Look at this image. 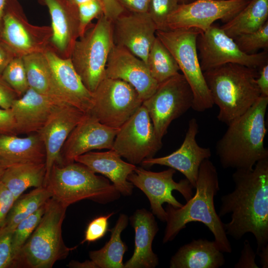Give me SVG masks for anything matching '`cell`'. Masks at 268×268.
Returning <instances> with one entry per match:
<instances>
[{"label":"cell","mask_w":268,"mask_h":268,"mask_svg":"<svg viewBox=\"0 0 268 268\" xmlns=\"http://www.w3.org/2000/svg\"><path fill=\"white\" fill-rule=\"evenodd\" d=\"M232 179L234 190L222 196L218 215L231 213V220L224 223L226 234L239 240L252 233L257 253L268 242V158L252 169H236Z\"/></svg>","instance_id":"cell-1"},{"label":"cell","mask_w":268,"mask_h":268,"mask_svg":"<svg viewBox=\"0 0 268 268\" xmlns=\"http://www.w3.org/2000/svg\"><path fill=\"white\" fill-rule=\"evenodd\" d=\"M195 189V195L181 207L175 208L168 204L165 209L166 226L163 243L173 240L188 223L200 222L212 233L221 252L231 253L224 223L215 209L214 197L220 190L219 180L216 168L209 159L204 160L200 165Z\"/></svg>","instance_id":"cell-2"},{"label":"cell","mask_w":268,"mask_h":268,"mask_svg":"<svg viewBox=\"0 0 268 268\" xmlns=\"http://www.w3.org/2000/svg\"><path fill=\"white\" fill-rule=\"evenodd\" d=\"M268 105V97L261 96L246 112L228 125L216 145L223 168L252 169L258 161L268 158L264 145Z\"/></svg>","instance_id":"cell-3"},{"label":"cell","mask_w":268,"mask_h":268,"mask_svg":"<svg viewBox=\"0 0 268 268\" xmlns=\"http://www.w3.org/2000/svg\"><path fill=\"white\" fill-rule=\"evenodd\" d=\"M258 75L256 68L232 63L203 71L219 121L228 125L255 103L261 96Z\"/></svg>","instance_id":"cell-4"},{"label":"cell","mask_w":268,"mask_h":268,"mask_svg":"<svg viewBox=\"0 0 268 268\" xmlns=\"http://www.w3.org/2000/svg\"><path fill=\"white\" fill-rule=\"evenodd\" d=\"M67 206L51 198L38 225L14 260L13 268H51L77 246L67 247L62 237Z\"/></svg>","instance_id":"cell-5"},{"label":"cell","mask_w":268,"mask_h":268,"mask_svg":"<svg viewBox=\"0 0 268 268\" xmlns=\"http://www.w3.org/2000/svg\"><path fill=\"white\" fill-rule=\"evenodd\" d=\"M44 186L51 193V198L67 207L86 199L107 203L118 199L121 195L107 178L97 175L76 161L54 165Z\"/></svg>","instance_id":"cell-6"},{"label":"cell","mask_w":268,"mask_h":268,"mask_svg":"<svg viewBox=\"0 0 268 268\" xmlns=\"http://www.w3.org/2000/svg\"><path fill=\"white\" fill-rule=\"evenodd\" d=\"M114 44L112 21L103 14L88 26L74 45L71 62L91 93L105 77L108 58Z\"/></svg>","instance_id":"cell-7"},{"label":"cell","mask_w":268,"mask_h":268,"mask_svg":"<svg viewBox=\"0 0 268 268\" xmlns=\"http://www.w3.org/2000/svg\"><path fill=\"white\" fill-rule=\"evenodd\" d=\"M202 32L196 28L157 30L156 37L176 61L193 94L192 108L203 112L214 105L200 64L197 39Z\"/></svg>","instance_id":"cell-8"},{"label":"cell","mask_w":268,"mask_h":268,"mask_svg":"<svg viewBox=\"0 0 268 268\" xmlns=\"http://www.w3.org/2000/svg\"><path fill=\"white\" fill-rule=\"evenodd\" d=\"M52 37L51 26L31 24L17 0H5L0 39L16 57L50 50Z\"/></svg>","instance_id":"cell-9"},{"label":"cell","mask_w":268,"mask_h":268,"mask_svg":"<svg viewBox=\"0 0 268 268\" xmlns=\"http://www.w3.org/2000/svg\"><path fill=\"white\" fill-rule=\"evenodd\" d=\"M92 93L87 114L112 128H119L143 102L134 87L119 79L105 77Z\"/></svg>","instance_id":"cell-10"},{"label":"cell","mask_w":268,"mask_h":268,"mask_svg":"<svg viewBox=\"0 0 268 268\" xmlns=\"http://www.w3.org/2000/svg\"><path fill=\"white\" fill-rule=\"evenodd\" d=\"M193 98L189 84L178 73L159 83L155 92L143 101L160 139L166 134L173 120L192 108Z\"/></svg>","instance_id":"cell-11"},{"label":"cell","mask_w":268,"mask_h":268,"mask_svg":"<svg viewBox=\"0 0 268 268\" xmlns=\"http://www.w3.org/2000/svg\"><path fill=\"white\" fill-rule=\"evenodd\" d=\"M197 45L203 72L229 63L259 70L268 63L266 51L253 54L244 53L234 39L229 37L220 27L213 24L206 31L201 32Z\"/></svg>","instance_id":"cell-12"},{"label":"cell","mask_w":268,"mask_h":268,"mask_svg":"<svg viewBox=\"0 0 268 268\" xmlns=\"http://www.w3.org/2000/svg\"><path fill=\"white\" fill-rule=\"evenodd\" d=\"M162 146L145 107L142 105L119 129L112 149L133 164L153 157Z\"/></svg>","instance_id":"cell-13"},{"label":"cell","mask_w":268,"mask_h":268,"mask_svg":"<svg viewBox=\"0 0 268 268\" xmlns=\"http://www.w3.org/2000/svg\"><path fill=\"white\" fill-rule=\"evenodd\" d=\"M175 173L176 170L171 168L155 172L136 167L128 177V180L147 197L152 213L163 222L166 219V212L162 206L164 203L175 208L183 205L173 196L172 191L180 192L186 201L193 196L194 188L189 180L186 178L175 182L173 178Z\"/></svg>","instance_id":"cell-14"},{"label":"cell","mask_w":268,"mask_h":268,"mask_svg":"<svg viewBox=\"0 0 268 268\" xmlns=\"http://www.w3.org/2000/svg\"><path fill=\"white\" fill-rule=\"evenodd\" d=\"M250 0H196L179 4L167 19V30L196 28L204 32L217 20L228 21Z\"/></svg>","instance_id":"cell-15"},{"label":"cell","mask_w":268,"mask_h":268,"mask_svg":"<svg viewBox=\"0 0 268 268\" xmlns=\"http://www.w3.org/2000/svg\"><path fill=\"white\" fill-rule=\"evenodd\" d=\"M85 114L69 104H60L56 107L38 133L44 144L46 154L45 182L54 165H63L61 158L63 146Z\"/></svg>","instance_id":"cell-16"},{"label":"cell","mask_w":268,"mask_h":268,"mask_svg":"<svg viewBox=\"0 0 268 268\" xmlns=\"http://www.w3.org/2000/svg\"><path fill=\"white\" fill-rule=\"evenodd\" d=\"M112 22L114 44L126 49L146 63L157 31L147 12H124Z\"/></svg>","instance_id":"cell-17"},{"label":"cell","mask_w":268,"mask_h":268,"mask_svg":"<svg viewBox=\"0 0 268 268\" xmlns=\"http://www.w3.org/2000/svg\"><path fill=\"white\" fill-rule=\"evenodd\" d=\"M119 128L108 127L86 113L70 134L61 150L63 165L95 149H111Z\"/></svg>","instance_id":"cell-18"},{"label":"cell","mask_w":268,"mask_h":268,"mask_svg":"<svg viewBox=\"0 0 268 268\" xmlns=\"http://www.w3.org/2000/svg\"><path fill=\"white\" fill-rule=\"evenodd\" d=\"M105 77L119 79L129 83L142 101L155 92L159 84L151 75L144 62L115 44L108 58Z\"/></svg>","instance_id":"cell-19"},{"label":"cell","mask_w":268,"mask_h":268,"mask_svg":"<svg viewBox=\"0 0 268 268\" xmlns=\"http://www.w3.org/2000/svg\"><path fill=\"white\" fill-rule=\"evenodd\" d=\"M198 132L197 121L192 118L189 122L184 141L178 149L163 157L144 159L141 165L147 167L156 164L164 165L179 171L195 188L201 163L211 156L209 148L201 147L198 144L196 136Z\"/></svg>","instance_id":"cell-20"},{"label":"cell","mask_w":268,"mask_h":268,"mask_svg":"<svg viewBox=\"0 0 268 268\" xmlns=\"http://www.w3.org/2000/svg\"><path fill=\"white\" fill-rule=\"evenodd\" d=\"M46 6L51 18L52 37L50 50L62 58H70L74 45L79 37L77 7L70 0H37Z\"/></svg>","instance_id":"cell-21"},{"label":"cell","mask_w":268,"mask_h":268,"mask_svg":"<svg viewBox=\"0 0 268 268\" xmlns=\"http://www.w3.org/2000/svg\"><path fill=\"white\" fill-rule=\"evenodd\" d=\"M62 103L29 88L14 101L10 108L16 134L38 133L56 107Z\"/></svg>","instance_id":"cell-22"},{"label":"cell","mask_w":268,"mask_h":268,"mask_svg":"<svg viewBox=\"0 0 268 268\" xmlns=\"http://www.w3.org/2000/svg\"><path fill=\"white\" fill-rule=\"evenodd\" d=\"M45 55L66 102L87 113L92 105V93L84 85L70 58H62L50 50Z\"/></svg>","instance_id":"cell-23"},{"label":"cell","mask_w":268,"mask_h":268,"mask_svg":"<svg viewBox=\"0 0 268 268\" xmlns=\"http://www.w3.org/2000/svg\"><path fill=\"white\" fill-rule=\"evenodd\" d=\"M74 161L104 176L121 195L129 196L132 194L134 186L127 179L136 166L124 161L113 149L104 152L91 151L78 156Z\"/></svg>","instance_id":"cell-24"},{"label":"cell","mask_w":268,"mask_h":268,"mask_svg":"<svg viewBox=\"0 0 268 268\" xmlns=\"http://www.w3.org/2000/svg\"><path fill=\"white\" fill-rule=\"evenodd\" d=\"M134 230V247L132 257L124 264V268H154L159 264L152 244L159 230L152 212L145 208L136 209L129 218Z\"/></svg>","instance_id":"cell-25"},{"label":"cell","mask_w":268,"mask_h":268,"mask_svg":"<svg viewBox=\"0 0 268 268\" xmlns=\"http://www.w3.org/2000/svg\"><path fill=\"white\" fill-rule=\"evenodd\" d=\"M225 259L216 243L206 239L193 240L181 247L171 257L170 268H218Z\"/></svg>","instance_id":"cell-26"},{"label":"cell","mask_w":268,"mask_h":268,"mask_svg":"<svg viewBox=\"0 0 268 268\" xmlns=\"http://www.w3.org/2000/svg\"><path fill=\"white\" fill-rule=\"evenodd\" d=\"M45 150L38 133L19 137L16 134L0 135V158L8 166L25 163L45 162Z\"/></svg>","instance_id":"cell-27"},{"label":"cell","mask_w":268,"mask_h":268,"mask_svg":"<svg viewBox=\"0 0 268 268\" xmlns=\"http://www.w3.org/2000/svg\"><path fill=\"white\" fill-rule=\"evenodd\" d=\"M22 58L30 88L59 102L66 103L52 74L45 52L30 54Z\"/></svg>","instance_id":"cell-28"},{"label":"cell","mask_w":268,"mask_h":268,"mask_svg":"<svg viewBox=\"0 0 268 268\" xmlns=\"http://www.w3.org/2000/svg\"><path fill=\"white\" fill-rule=\"evenodd\" d=\"M45 177V162L25 163L8 166L0 180L16 201L28 189L44 186Z\"/></svg>","instance_id":"cell-29"},{"label":"cell","mask_w":268,"mask_h":268,"mask_svg":"<svg viewBox=\"0 0 268 268\" xmlns=\"http://www.w3.org/2000/svg\"><path fill=\"white\" fill-rule=\"evenodd\" d=\"M128 216L121 214L111 232L109 240L99 250L90 251L89 256L97 268H124L123 257L128 250L121 233L128 224Z\"/></svg>","instance_id":"cell-30"},{"label":"cell","mask_w":268,"mask_h":268,"mask_svg":"<svg viewBox=\"0 0 268 268\" xmlns=\"http://www.w3.org/2000/svg\"><path fill=\"white\" fill-rule=\"evenodd\" d=\"M268 18V0H250L235 16L220 28L230 38L254 32L261 28Z\"/></svg>","instance_id":"cell-31"},{"label":"cell","mask_w":268,"mask_h":268,"mask_svg":"<svg viewBox=\"0 0 268 268\" xmlns=\"http://www.w3.org/2000/svg\"><path fill=\"white\" fill-rule=\"evenodd\" d=\"M51 197V193L44 186L20 196L14 202L3 226L13 231L19 223L36 212Z\"/></svg>","instance_id":"cell-32"},{"label":"cell","mask_w":268,"mask_h":268,"mask_svg":"<svg viewBox=\"0 0 268 268\" xmlns=\"http://www.w3.org/2000/svg\"><path fill=\"white\" fill-rule=\"evenodd\" d=\"M146 64L151 75L158 83L179 73L176 61L157 37L149 52Z\"/></svg>","instance_id":"cell-33"},{"label":"cell","mask_w":268,"mask_h":268,"mask_svg":"<svg viewBox=\"0 0 268 268\" xmlns=\"http://www.w3.org/2000/svg\"><path fill=\"white\" fill-rule=\"evenodd\" d=\"M45 209V203L36 212L22 220L13 230L11 239L13 264L21 248L38 225Z\"/></svg>","instance_id":"cell-34"},{"label":"cell","mask_w":268,"mask_h":268,"mask_svg":"<svg viewBox=\"0 0 268 268\" xmlns=\"http://www.w3.org/2000/svg\"><path fill=\"white\" fill-rule=\"evenodd\" d=\"M1 75L18 97L22 96L30 88L22 57H15Z\"/></svg>","instance_id":"cell-35"},{"label":"cell","mask_w":268,"mask_h":268,"mask_svg":"<svg viewBox=\"0 0 268 268\" xmlns=\"http://www.w3.org/2000/svg\"><path fill=\"white\" fill-rule=\"evenodd\" d=\"M234 40L244 53L253 54L261 49L268 47V21L261 28L250 33L240 35Z\"/></svg>","instance_id":"cell-36"},{"label":"cell","mask_w":268,"mask_h":268,"mask_svg":"<svg viewBox=\"0 0 268 268\" xmlns=\"http://www.w3.org/2000/svg\"><path fill=\"white\" fill-rule=\"evenodd\" d=\"M178 5L177 0H149L147 12L155 24L157 30H167V19Z\"/></svg>","instance_id":"cell-37"},{"label":"cell","mask_w":268,"mask_h":268,"mask_svg":"<svg viewBox=\"0 0 268 268\" xmlns=\"http://www.w3.org/2000/svg\"><path fill=\"white\" fill-rule=\"evenodd\" d=\"M115 213L111 212L101 215L91 220L86 229L84 239L81 242H93L103 238L108 230L109 219Z\"/></svg>","instance_id":"cell-38"},{"label":"cell","mask_w":268,"mask_h":268,"mask_svg":"<svg viewBox=\"0 0 268 268\" xmlns=\"http://www.w3.org/2000/svg\"><path fill=\"white\" fill-rule=\"evenodd\" d=\"M12 233L13 231L3 226L0 228V268H13Z\"/></svg>","instance_id":"cell-39"},{"label":"cell","mask_w":268,"mask_h":268,"mask_svg":"<svg viewBox=\"0 0 268 268\" xmlns=\"http://www.w3.org/2000/svg\"><path fill=\"white\" fill-rule=\"evenodd\" d=\"M15 201L12 193L0 180V228L4 225L6 217Z\"/></svg>","instance_id":"cell-40"},{"label":"cell","mask_w":268,"mask_h":268,"mask_svg":"<svg viewBox=\"0 0 268 268\" xmlns=\"http://www.w3.org/2000/svg\"><path fill=\"white\" fill-rule=\"evenodd\" d=\"M16 134L15 119L10 109L0 108V135Z\"/></svg>","instance_id":"cell-41"},{"label":"cell","mask_w":268,"mask_h":268,"mask_svg":"<svg viewBox=\"0 0 268 268\" xmlns=\"http://www.w3.org/2000/svg\"><path fill=\"white\" fill-rule=\"evenodd\" d=\"M256 254L253 250L249 242L246 240L241 251V257L234 267L236 268H258L255 262Z\"/></svg>","instance_id":"cell-42"},{"label":"cell","mask_w":268,"mask_h":268,"mask_svg":"<svg viewBox=\"0 0 268 268\" xmlns=\"http://www.w3.org/2000/svg\"><path fill=\"white\" fill-rule=\"evenodd\" d=\"M18 98L16 92L0 75V108L10 109L14 101Z\"/></svg>","instance_id":"cell-43"},{"label":"cell","mask_w":268,"mask_h":268,"mask_svg":"<svg viewBox=\"0 0 268 268\" xmlns=\"http://www.w3.org/2000/svg\"><path fill=\"white\" fill-rule=\"evenodd\" d=\"M99 0L103 9V14L112 21L125 11L117 0Z\"/></svg>","instance_id":"cell-44"},{"label":"cell","mask_w":268,"mask_h":268,"mask_svg":"<svg viewBox=\"0 0 268 268\" xmlns=\"http://www.w3.org/2000/svg\"><path fill=\"white\" fill-rule=\"evenodd\" d=\"M124 9L131 12H147L150 0H117Z\"/></svg>","instance_id":"cell-45"},{"label":"cell","mask_w":268,"mask_h":268,"mask_svg":"<svg viewBox=\"0 0 268 268\" xmlns=\"http://www.w3.org/2000/svg\"><path fill=\"white\" fill-rule=\"evenodd\" d=\"M258 76L256 82L261 94V96L268 97V63L259 70Z\"/></svg>","instance_id":"cell-46"},{"label":"cell","mask_w":268,"mask_h":268,"mask_svg":"<svg viewBox=\"0 0 268 268\" xmlns=\"http://www.w3.org/2000/svg\"><path fill=\"white\" fill-rule=\"evenodd\" d=\"M15 57L14 53L0 39V75Z\"/></svg>","instance_id":"cell-47"},{"label":"cell","mask_w":268,"mask_h":268,"mask_svg":"<svg viewBox=\"0 0 268 268\" xmlns=\"http://www.w3.org/2000/svg\"><path fill=\"white\" fill-rule=\"evenodd\" d=\"M67 266L73 268H97L95 264L91 260L83 262L72 261L68 263Z\"/></svg>","instance_id":"cell-48"},{"label":"cell","mask_w":268,"mask_h":268,"mask_svg":"<svg viewBox=\"0 0 268 268\" xmlns=\"http://www.w3.org/2000/svg\"><path fill=\"white\" fill-rule=\"evenodd\" d=\"M260 257V264L262 268H268V245L262 248L257 253Z\"/></svg>","instance_id":"cell-49"},{"label":"cell","mask_w":268,"mask_h":268,"mask_svg":"<svg viewBox=\"0 0 268 268\" xmlns=\"http://www.w3.org/2000/svg\"><path fill=\"white\" fill-rule=\"evenodd\" d=\"M95 0H70V1L77 7L86 4Z\"/></svg>","instance_id":"cell-50"},{"label":"cell","mask_w":268,"mask_h":268,"mask_svg":"<svg viewBox=\"0 0 268 268\" xmlns=\"http://www.w3.org/2000/svg\"><path fill=\"white\" fill-rule=\"evenodd\" d=\"M5 3V0H0V29L1 27L2 19L3 16V13L4 10V8Z\"/></svg>","instance_id":"cell-51"},{"label":"cell","mask_w":268,"mask_h":268,"mask_svg":"<svg viewBox=\"0 0 268 268\" xmlns=\"http://www.w3.org/2000/svg\"><path fill=\"white\" fill-rule=\"evenodd\" d=\"M7 167L6 163L0 158V179Z\"/></svg>","instance_id":"cell-52"},{"label":"cell","mask_w":268,"mask_h":268,"mask_svg":"<svg viewBox=\"0 0 268 268\" xmlns=\"http://www.w3.org/2000/svg\"><path fill=\"white\" fill-rule=\"evenodd\" d=\"M195 0H177L179 4L190 3Z\"/></svg>","instance_id":"cell-53"},{"label":"cell","mask_w":268,"mask_h":268,"mask_svg":"<svg viewBox=\"0 0 268 268\" xmlns=\"http://www.w3.org/2000/svg\"></svg>","instance_id":"cell-54"}]
</instances>
